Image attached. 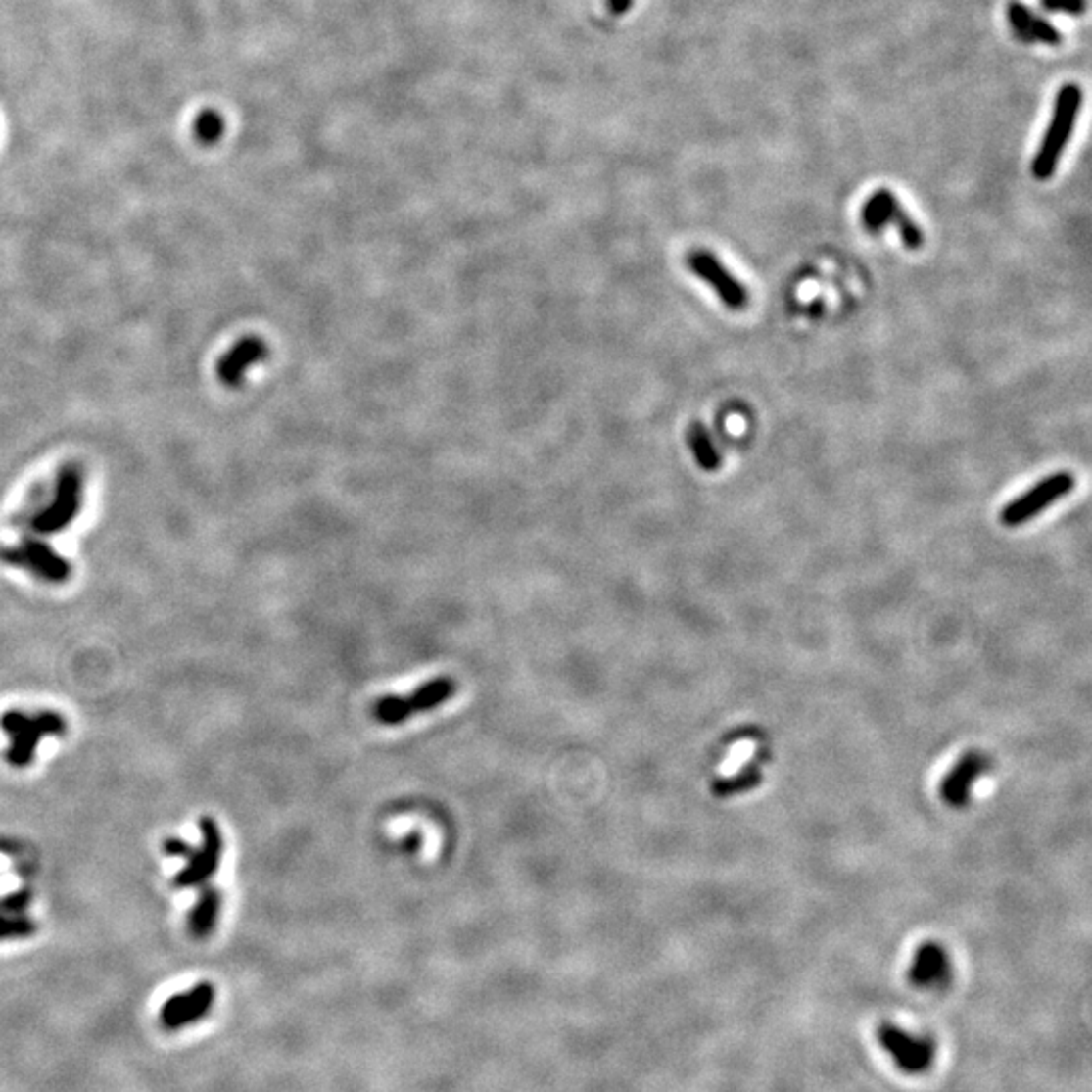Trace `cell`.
Returning a JSON list of instances; mask_svg holds the SVG:
<instances>
[{"instance_id": "7a4b0ae2", "label": "cell", "mask_w": 1092, "mask_h": 1092, "mask_svg": "<svg viewBox=\"0 0 1092 1092\" xmlns=\"http://www.w3.org/2000/svg\"><path fill=\"white\" fill-rule=\"evenodd\" d=\"M0 729L9 736L11 746L7 751V761L17 767H28L37 755V746L47 736H64L68 723L64 716L55 710H43L28 714L23 710H7L0 716Z\"/></svg>"}, {"instance_id": "6da1fadb", "label": "cell", "mask_w": 1092, "mask_h": 1092, "mask_svg": "<svg viewBox=\"0 0 1092 1092\" xmlns=\"http://www.w3.org/2000/svg\"><path fill=\"white\" fill-rule=\"evenodd\" d=\"M83 490H85V476L81 465L70 463L59 472L53 494L45 498L47 504H30L24 510L26 528L33 530L35 535H59L64 533L68 526L75 522L83 506Z\"/></svg>"}, {"instance_id": "e0dca14e", "label": "cell", "mask_w": 1092, "mask_h": 1092, "mask_svg": "<svg viewBox=\"0 0 1092 1092\" xmlns=\"http://www.w3.org/2000/svg\"><path fill=\"white\" fill-rule=\"evenodd\" d=\"M896 201L898 199L888 189L874 191L870 195V199L862 205V211H860V221H862L864 229L870 231V233L882 231L890 223L892 207H894Z\"/></svg>"}, {"instance_id": "2e32d148", "label": "cell", "mask_w": 1092, "mask_h": 1092, "mask_svg": "<svg viewBox=\"0 0 1092 1092\" xmlns=\"http://www.w3.org/2000/svg\"><path fill=\"white\" fill-rule=\"evenodd\" d=\"M223 896L216 888L205 886L199 900L195 902L193 911L189 913V932L195 939H207L214 930L218 917H221Z\"/></svg>"}, {"instance_id": "3957f363", "label": "cell", "mask_w": 1092, "mask_h": 1092, "mask_svg": "<svg viewBox=\"0 0 1092 1092\" xmlns=\"http://www.w3.org/2000/svg\"><path fill=\"white\" fill-rule=\"evenodd\" d=\"M1080 106H1082V89L1078 85L1067 83L1065 87L1058 89L1052 119L1032 161L1034 178L1048 180L1056 172L1060 156H1063L1072 136V130L1076 126Z\"/></svg>"}, {"instance_id": "9a60e30c", "label": "cell", "mask_w": 1092, "mask_h": 1092, "mask_svg": "<svg viewBox=\"0 0 1092 1092\" xmlns=\"http://www.w3.org/2000/svg\"><path fill=\"white\" fill-rule=\"evenodd\" d=\"M28 902V892H15L0 900V941L23 939L37 930L35 923L26 917Z\"/></svg>"}, {"instance_id": "5b68a950", "label": "cell", "mask_w": 1092, "mask_h": 1092, "mask_svg": "<svg viewBox=\"0 0 1092 1092\" xmlns=\"http://www.w3.org/2000/svg\"><path fill=\"white\" fill-rule=\"evenodd\" d=\"M165 850L172 856H182L186 860L184 868L178 872L174 880L180 888L201 886L209 882L214 872L221 866L223 858V833L214 820H201V844L197 848L189 846L182 839H166Z\"/></svg>"}, {"instance_id": "30bf717a", "label": "cell", "mask_w": 1092, "mask_h": 1092, "mask_svg": "<svg viewBox=\"0 0 1092 1092\" xmlns=\"http://www.w3.org/2000/svg\"><path fill=\"white\" fill-rule=\"evenodd\" d=\"M214 997L216 991L209 981L197 983L189 991L172 995L161 1010L163 1027L168 1029V1032H176V1029L201 1021L213 1010Z\"/></svg>"}, {"instance_id": "ba28073f", "label": "cell", "mask_w": 1092, "mask_h": 1092, "mask_svg": "<svg viewBox=\"0 0 1092 1092\" xmlns=\"http://www.w3.org/2000/svg\"><path fill=\"white\" fill-rule=\"evenodd\" d=\"M878 1042L892 1056L896 1067L907 1074L926 1072L937 1056V1046L928 1038H915L898 1025L884 1023L878 1027Z\"/></svg>"}, {"instance_id": "4fadbf2b", "label": "cell", "mask_w": 1092, "mask_h": 1092, "mask_svg": "<svg viewBox=\"0 0 1092 1092\" xmlns=\"http://www.w3.org/2000/svg\"><path fill=\"white\" fill-rule=\"evenodd\" d=\"M909 981L921 989H934V987L949 985L951 961L945 949L937 943L921 945L911 963Z\"/></svg>"}, {"instance_id": "8992f818", "label": "cell", "mask_w": 1092, "mask_h": 1092, "mask_svg": "<svg viewBox=\"0 0 1092 1092\" xmlns=\"http://www.w3.org/2000/svg\"><path fill=\"white\" fill-rule=\"evenodd\" d=\"M0 560H5L7 565L23 569L49 585L66 583L73 573L71 563L66 556H61L53 546L37 539H24L19 545L3 546L0 548Z\"/></svg>"}, {"instance_id": "8fae6325", "label": "cell", "mask_w": 1092, "mask_h": 1092, "mask_svg": "<svg viewBox=\"0 0 1092 1092\" xmlns=\"http://www.w3.org/2000/svg\"><path fill=\"white\" fill-rule=\"evenodd\" d=\"M269 355L267 342L261 336H243L216 364V377L225 387L237 389L243 385L247 370L263 362Z\"/></svg>"}, {"instance_id": "5bb4252c", "label": "cell", "mask_w": 1092, "mask_h": 1092, "mask_svg": "<svg viewBox=\"0 0 1092 1092\" xmlns=\"http://www.w3.org/2000/svg\"><path fill=\"white\" fill-rule=\"evenodd\" d=\"M1006 17L1010 26L1023 43H1044L1052 47L1063 43L1060 30L1048 19L1038 17L1032 9L1020 3V0H1010L1006 7Z\"/></svg>"}, {"instance_id": "7402d4cb", "label": "cell", "mask_w": 1092, "mask_h": 1092, "mask_svg": "<svg viewBox=\"0 0 1092 1092\" xmlns=\"http://www.w3.org/2000/svg\"><path fill=\"white\" fill-rule=\"evenodd\" d=\"M1040 5L1048 13H1067L1072 17L1086 11V0H1040Z\"/></svg>"}, {"instance_id": "603a6c76", "label": "cell", "mask_w": 1092, "mask_h": 1092, "mask_svg": "<svg viewBox=\"0 0 1092 1092\" xmlns=\"http://www.w3.org/2000/svg\"><path fill=\"white\" fill-rule=\"evenodd\" d=\"M607 7L613 15H623L634 7V0H607Z\"/></svg>"}, {"instance_id": "ffe728a7", "label": "cell", "mask_w": 1092, "mask_h": 1092, "mask_svg": "<svg viewBox=\"0 0 1092 1092\" xmlns=\"http://www.w3.org/2000/svg\"><path fill=\"white\" fill-rule=\"evenodd\" d=\"M759 783H761V771H759V767H757V765H748V767H744V769L738 773V777H735V779H723V782H716V783L712 785V791H714V795H719V797H729V795L740 793V791H744V789L757 787Z\"/></svg>"}, {"instance_id": "ac0fdd59", "label": "cell", "mask_w": 1092, "mask_h": 1092, "mask_svg": "<svg viewBox=\"0 0 1092 1092\" xmlns=\"http://www.w3.org/2000/svg\"><path fill=\"white\" fill-rule=\"evenodd\" d=\"M686 440H688L692 455H694L696 463L702 467L704 472L712 474V472L719 470L721 463H723V457H721L719 451H716L708 429L700 421H694L688 427V431H686Z\"/></svg>"}, {"instance_id": "277c9868", "label": "cell", "mask_w": 1092, "mask_h": 1092, "mask_svg": "<svg viewBox=\"0 0 1092 1092\" xmlns=\"http://www.w3.org/2000/svg\"><path fill=\"white\" fill-rule=\"evenodd\" d=\"M457 692V682L451 676H437L409 694H387L372 704V719L385 727H397L423 712L450 702Z\"/></svg>"}, {"instance_id": "9c48e42d", "label": "cell", "mask_w": 1092, "mask_h": 1092, "mask_svg": "<svg viewBox=\"0 0 1092 1092\" xmlns=\"http://www.w3.org/2000/svg\"><path fill=\"white\" fill-rule=\"evenodd\" d=\"M686 263L696 277L706 282L721 302L731 309H744L748 304V292L738 279L725 267V263L706 249H694L686 256Z\"/></svg>"}, {"instance_id": "44dd1931", "label": "cell", "mask_w": 1092, "mask_h": 1092, "mask_svg": "<svg viewBox=\"0 0 1092 1092\" xmlns=\"http://www.w3.org/2000/svg\"><path fill=\"white\" fill-rule=\"evenodd\" d=\"M225 134V119L214 110H203L195 119V136L201 144L211 146Z\"/></svg>"}, {"instance_id": "52a82bcc", "label": "cell", "mask_w": 1092, "mask_h": 1092, "mask_svg": "<svg viewBox=\"0 0 1092 1092\" xmlns=\"http://www.w3.org/2000/svg\"><path fill=\"white\" fill-rule=\"evenodd\" d=\"M1074 476L1070 472H1056L1040 480L1034 488H1029L1016 500H1012L1000 514V520L1008 528L1021 526L1038 516L1042 510L1050 508L1060 498L1068 496L1074 490Z\"/></svg>"}, {"instance_id": "d6986e66", "label": "cell", "mask_w": 1092, "mask_h": 1092, "mask_svg": "<svg viewBox=\"0 0 1092 1092\" xmlns=\"http://www.w3.org/2000/svg\"><path fill=\"white\" fill-rule=\"evenodd\" d=\"M890 223H892V225H894V227L898 229V233H900V237H902V243H904V247H907V249H911V252H917V249H921V247H923V243H925V235H923V231H921L919 223L915 221V218H911V214L907 213V209H904V207H902V203H900V201H896V203H894V207H892Z\"/></svg>"}, {"instance_id": "7c38bea8", "label": "cell", "mask_w": 1092, "mask_h": 1092, "mask_svg": "<svg viewBox=\"0 0 1092 1092\" xmlns=\"http://www.w3.org/2000/svg\"><path fill=\"white\" fill-rule=\"evenodd\" d=\"M991 761L987 755L977 753V751H970L965 753L957 765L945 775L943 783H941V797L947 805L951 807H965L970 803L972 797V787L975 785L977 779L989 771Z\"/></svg>"}]
</instances>
